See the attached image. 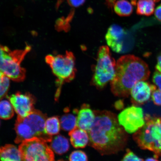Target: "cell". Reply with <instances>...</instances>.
<instances>
[{"label":"cell","instance_id":"1","mask_svg":"<svg viewBox=\"0 0 161 161\" xmlns=\"http://www.w3.org/2000/svg\"><path fill=\"white\" fill-rule=\"evenodd\" d=\"M94 111L95 120L87 131L89 145L102 155L116 154L123 151L127 144L128 136L116 114L109 111Z\"/></svg>","mask_w":161,"mask_h":161},{"label":"cell","instance_id":"2","mask_svg":"<svg viewBox=\"0 0 161 161\" xmlns=\"http://www.w3.org/2000/svg\"><path fill=\"white\" fill-rule=\"evenodd\" d=\"M150 72L145 62L134 55L121 56L116 62L115 75L110 82L111 90L114 96L126 97L131 90L141 80H146Z\"/></svg>","mask_w":161,"mask_h":161},{"label":"cell","instance_id":"3","mask_svg":"<svg viewBox=\"0 0 161 161\" xmlns=\"http://www.w3.org/2000/svg\"><path fill=\"white\" fill-rule=\"evenodd\" d=\"M31 48L27 45L23 49L12 50L0 44V71L14 81H23L26 71L21 64Z\"/></svg>","mask_w":161,"mask_h":161},{"label":"cell","instance_id":"4","mask_svg":"<svg viewBox=\"0 0 161 161\" xmlns=\"http://www.w3.org/2000/svg\"><path fill=\"white\" fill-rule=\"evenodd\" d=\"M45 61L57 78V89L55 96V100L57 101L63 84L71 81L75 77L76 69L75 56L72 52L66 51L63 55H48L45 58Z\"/></svg>","mask_w":161,"mask_h":161},{"label":"cell","instance_id":"5","mask_svg":"<svg viewBox=\"0 0 161 161\" xmlns=\"http://www.w3.org/2000/svg\"><path fill=\"white\" fill-rule=\"evenodd\" d=\"M145 119V124L133 138L141 149L153 152L158 158L161 155V119L147 114Z\"/></svg>","mask_w":161,"mask_h":161},{"label":"cell","instance_id":"6","mask_svg":"<svg viewBox=\"0 0 161 161\" xmlns=\"http://www.w3.org/2000/svg\"><path fill=\"white\" fill-rule=\"evenodd\" d=\"M116 62L112 57L109 48L103 46L99 48L91 84L98 89L104 88L115 75Z\"/></svg>","mask_w":161,"mask_h":161},{"label":"cell","instance_id":"7","mask_svg":"<svg viewBox=\"0 0 161 161\" xmlns=\"http://www.w3.org/2000/svg\"><path fill=\"white\" fill-rule=\"evenodd\" d=\"M47 142L34 137L24 141L19 147L22 160L52 161L55 160L53 151Z\"/></svg>","mask_w":161,"mask_h":161},{"label":"cell","instance_id":"8","mask_svg":"<svg viewBox=\"0 0 161 161\" xmlns=\"http://www.w3.org/2000/svg\"><path fill=\"white\" fill-rule=\"evenodd\" d=\"M117 117L120 125L128 133L136 132L145 124L142 108L135 105L125 108Z\"/></svg>","mask_w":161,"mask_h":161},{"label":"cell","instance_id":"9","mask_svg":"<svg viewBox=\"0 0 161 161\" xmlns=\"http://www.w3.org/2000/svg\"><path fill=\"white\" fill-rule=\"evenodd\" d=\"M22 119L23 122L31 128L34 137L41 138L47 142H51L52 136L48 135L45 131V123L47 119L45 114L39 110L35 109L29 115Z\"/></svg>","mask_w":161,"mask_h":161},{"label":"cell","instance_id":"10","mask_svg":"<svg viewBox=\"0 0 161 161\" xmlns=\"http://www.w3.org/2000/svg\"><path fill=\"white\" fill-rule=\"evenodd\" d=\"M8 99L18 116L25 118L35 110V98L29 93L18 92L9 97Z\"/></svg>","mask_w":161,"mask_h":161},{"label":"cell","instance_id":"11","mask_svg":"<svg viewBox=\"0 0 161 161\" xmlns=\"http://www.w3.org/2000/svg\"><path fill=\"white\" fill-rule=\"evenodd\" d=\"M156 86L145 80H141L137 82L130 92L132 103L137 106L142 105L148 102Z\"/></svg>","mask_w":161,"mask_h":161},{"label":"cell","instance_id":"12","mask_svg":"<svg viewBox=\"0 0 161 161\" xmlns=\"http://www.w3.org/2000/svg\"><path fill=\"white\" fill-rule=\"evenodd\" d=\"M125 33L124 29L118 25H112L108 28L105 39L108 45L113 51L117 53L122 52Z\"/></svg>","mask_w":161,"mask_h":161},{"label":"cell","instance_id":"13","mask_svg":"<svg viewBox=\"0 0 161 161\" xmlns=\"http://www.w3.org/2000/svg\"><path fill=\"white\" fill-rule=\"evenodd\" d=\"M76 117V126L82 130L88 131L92 127L95 119V114L89 104H82L78 109Z\"/></svg>","mask_w":161,"mask_h":161},{"label":"cell","instance_id":"14","mask_svg":"<svg viewBox=\"0 0 161 161\" xmlns=\"http://www.w3.org/2000/svg\"><path fill=\"white\" fill-rule=\"evenodd\" d=\"M70 142L75 148H84L89 142V136L86 130L76 126L69 133Z\"/></svg>","mask_w":161,"mask_h":161},{"label":"cell","instance_id":"15","mask_svg":"<svg viewBox=\"0 0 161 161\" xmlns=\"http://www.w3.org/2000/svg\"><path fill=\"white\" fill-rule=\"evenodd\" d=\"M15 130L17 134L15 142L21 143L26 140L34 137L33 131L30 127L23 122L21 118L18 116L15 125Z\"/></svg>","mask_w":161,"mask_h":161},{"label":"cell","instance_id":"16","mask_svg":"<svg viewBox=\"0 0 161 161\" xmlns=\"http://www.w3.org/2000/svg\"><path fill=\"white\" fill-rule=\"evenodd\" d=\"M0 160L4 161L22 160L19 150L12 144H7L0 148Z\"/></svg>","mask_w":161,"mask_h":161},{"label":"cell","instance_id":"17","mask_svg":"<svg viewBox=\"0 0 161 161\" xmlns=\"http://www.w3.org/2000/svg\"><path fill=\"white\" fill-rule=\"evenodd\" d=\"M69 143L67 138L62 135L56 136L52 138L50 148L56 153L63 154L69 150Z\"/></svg>","mask_w":161,"mask_h":161},{"label":"cell","instance_id":"18","mask_svg":"<svg viewBox=\"0 0 161 161\" xmlns=\"http://www.w3.org/2000/svg\"><path fill=\"white\" fill-rule=\"evenodd\" d=\"M114 12L120 17H128L133 11L132 3L127 0H117L114 6Z\"/></svg>","mask_w":161,"mask_h":161},{"label":"cell","instance_id":"19","mask_svg":"<svg viewBox=\"0 0 161 161\" xmlns=\"http://www.w3.org/2000/svg\"><path fill=\"white\" fill-rule=\"evenodd\" d=\"M155 6L154 0H139L137 3L136 14L139 15L150 16L154 13Z\"/></svg>","mask_w":161,"mask_h":161},{"label":"cell","instance_id":"20","mask_svg":"<svg viewBox=\"0 0 161 161\" xmlns=\"http://www.w3.org/2000/svg\"><path fill=\"white\" fill-rule=\"evenodd\" d=\"M60 122L57 116H53L46 119L45 131L48 135L52 136L59 133L60 129Z\"/></svg>","mask_w":161,"mask_h":161},{"label":"cell","instance_id":"21","mask_svg":"<svg viewBox=\"0 0 161 161\" xmlns=\"http://www.w3.org/2000/svg\"><path fill=\"white\" fill-rule=\"evenodd\" d=\"M60 122L62 128L66 131L69 132L77 126L76 117L71 114H64L60 119Z\"/></svg>","mask_w":161,"mask_h":161},{"label":"cell","instance_id":"22","mask_svg":"<svg viewBox=\"0 0 161 161\" xmlns=\"http://www.w3.org/2000/svg\"><path fill=\"white\" fill-rule=\"evenodd\" d=\"M14 109L10 102L7 100L0 101V118L7 120L14 115Z\"/></svg>","mask_w":161,"mask_h":161},{"label":"cell","instance_id":"23","mask_svg":"<svg viewBox=\"0 0 161 161\" xmlns=\"http://www.w3.org/2000/svg\"><path fill=\"white\" fill-rule=\"evenodd\" d=\"M10 79L0 71V101L7 95L10 85Z\"/></svg>","mask_w":161,"mask_h":161},{"label":"cell","instance_id":"24","mask_svg":"<svg viewBox=\"0 0 161 161\" xmlns=\"http://www.w3.org/2000/svg\"><path fill=\"white\" fill-rule=\"evenodd\" d=\"M70 161H86L88 157L85 152L82 150H75L70 154L69 158Z\"/></svg>","mask_w":161,"mask_h":161},{"label":"cell","instance_id":"25","mask_svg":"<svg viewBox=\"0 0 161 161\" xmlns=\"http://www.w3.org/2000/svg\"><path fill=\"white\" fill-rule=\"evenodd\" d=\"M142 159L137 156L134 152L131 151L130 149H127L126 153L124 155L122 161H143Z\"/></svg>","mask_w":161,"mask_h":161},{"label":"cell","instance_id":"26","mask_svg":"<svg viewBox=\"0 0 161 161\" xmlns=\"http://www.w3.org/2000/svg\"><path fill=\"white\" fill-rule=\"evenodd\" d=\"M152 98L154 104L158 106H161V91L157 89L156 86L154 88L152 94Z\"/></svg>","mask_w":161,"mask_h":161},{"label":"cell","instance_id":"27","mask_svg":"<svg viewBox=\"0 0 161 161\" xmlns=\"http://www.w3.org/2000/svg\"><path fill=\"white\" fill-rule=\"evenodd\" d=\"M153 81L161 91V74L157 70L153 75Z\"/></svg>","mask_w":161,"mask_h":161},{"label":"cell","instance_id":"28","mask_svg":"<svg viewBox=\"0 0 161 161\" xmlns=\"http://www.w3.org/2000/svg\"><path fill=\"white\" fill-rule=\"evenodd\" d=\"M67 1L70 7L77 8L83 5L86 0H67Z\"/></svg>","mask_w":161,"mask_h":161},{"label":"cell","instance_id":"29","mask_svg":"<svg viewBox=\"0 0 161 161\" xmlns=\"http://www.w3.org/2000/svg\"><path fill=\"white\" fill-rule=\"evenodd\" d=\"M154 15L156 19L161 22V4L157 7L155 11Z\"/></svg>","mask_w":161,"mask_h":161},{"label":"cell","instance_id":"30","mask_svg":"<svg viewBox=\"0 0 161 161\" xmlns=\"http://www.w3.org/2000/svg\"><path fill=\"white\" fill-rule=\"evenodd\" d=\"M124 104L122 100H119L117 101L114 104V107L116 109L118 110H121L123 108Z\"/></svg>","mask_w":161,"mask_h":161},{"label":"cell","instance_id":"31","mask_svg":"<svg viewBox=\"0 0 161 161\" xmlns=\"http://www.w3.org/2000/svg\"><path fill=\"white\" fill-rule=\"evenodd\" d=\"M117 1V0H106V4L109 8L112 9Z\"/></svg>","mask_w":161,"mask_h":161},{"label":"cell","instance_id":"32","mask_svg":"<svg viewBox=\"0 0 161 161\" xmlns=\"http://www.w3.org/2000/svg\"><path fill=\"white\" fill-rule=\"evenodd\" d=\"M156 69L157 71L160 72L161 74V54L158 56V58Z\"/></svg>","mask_w":161,"mask_h":161},{"label":"cell","instance_id":"33","mask_svg":"<svg viewBox=\"0 0 161 161\" xmlns=\"http://www.w3.org/2000/svg\"><path fill=\"white\" fill-rule=\"evenodd\" d=\"M146 161H158V159L156 158L155 156H154V158H150L146 159Z\"/></svg>","mask_w":161,"mask_h":161},{"label":"cell","instance_id":"34","mask_svg":"<svg viewBox=\"0 0 161 161\" xmlns=\"http://www.w3.org/2000/svg\"><path fill=\"white\" fill-rule=\"evenodd\" d=\"M155 2H158L161 1V0H154Z\"/></svg>","mask_w":161,"mask_h":161},{"label":"cell","instance_id":"35","mask_svg":"<svg viewBox=\"0 0 161 161\" xmlns=\"http://www.w3.org/2000/svg\"><path fill=\"white\" fill-rule=\"evenodd\" d=\"M160 156H161V155H160ZM160 160H161V159H160Z\"/></svg>","mask_w":161,"mask_h":161}]
</instances>
